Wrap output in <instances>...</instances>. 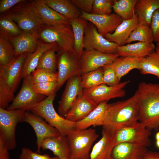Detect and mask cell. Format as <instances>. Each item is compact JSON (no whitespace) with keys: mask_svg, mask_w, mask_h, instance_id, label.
Masks as SVG:
<instances>
[{"mask_svg":"<svg viewBox=\"0 0 159 159\" xmlns=\"http://www.w3.org/2000/svg\"><path fill=\"white\" fill-rule=\"evenodd\" d=\"M98 105L82 94L78 97L74 105L65 116V118L76 122L85 118Z\"/></svg>","mask_w":159,"mask_h":159,"instance_id":"obj_22","label":"cell"},{"mask_svg":"<svg viewBox=\"0 0 159 159\" xmlns=\"http://www.w3.org/2000/svg\"><path fill=\"white\" fill-rule=\"evenodd\" d=\"M57 51L59 52V49L52 48L45 51L41 57L37 69H43L57 72V58L55 53Z\"/></svg>","mask_w":159,"mask_h":159,"instance_id":"obj_37","label":"cell"},{"mask_svg":"<svg viewBox=\"0 0 159 159\" xmlns=\"http://www.w3.org/2000/svg\"><path fill=\"white\" fill-rule=\"evenodd\" d=\"M33 83L52 82L57 81V72H54L45 69H36L31 74Z\"/></svg>","mask_w":159,"mask_h":159,"instance_id":"obj_39","label":"cell"},{"mask_svg":"<svg viewBox=\"0 0 159 159\" xmlns=\"http://www.w3.org/2000/svg\"><path fill=\"white\" fill-rule=\"evenodd\" d=\"M13 47L8 40L0 37V66L5 65L15 57Z\"/></svg>","mask_w":159,"mask_h":159,"instance_id":"obj_38","label":"cell"},{"mask_svg":"<svg viewBox=\"0 0 159 159\" xmlns=\"http://www.w3.org/2000/svg\"><path fill=\"white\" fill-rule=\"evenodd\" d=\"M39 39L47 43H56L60 51L69 52L76 54L74 50V40L70 24L57 26L44 24L38 30Z\"/></svg>","mask_w":159,"mask_h":159,"instance_id":"obj_4","label":"cell"},{"mask_svg":"<svg viewBox=\"0 0 159 159\" xmlns=\"http://www.w3.org/2000/svg\"><path fill=\"white\" fill-rule=\"evenodd\" d=\"M107 102L104 101L100 103L85 118L75 122L74 129L83 130L91 126L104 125L109 106Z\"/></svg>","mask_w":159,"mask_h":159,"instance_id":"obj_23","label":"cell"},{"mask_svg":"<svg viewBox=\"0 0 159 159\" xmlns=\"http://www.w3.org/2000/svg\"><path fill=\"white\" fill-rule=\"evenodd\" d=\"M155 46L153 42H138L118 46L117 53L119 57H132L142 58L155 51Z\"/></svg>","mask_w":159,"mask_h":159,"instance_id":"obj_27","label":"cell"},{"mask_svg":"<svg viewBox=\"0 0 159 159\" xmlns=\"http://www.w3.org/2000/svg\"><path fill=\"white\" fill-rule=\"evenodd\" d=\"M119 57L117 53L106 54L94 51H84L80 58L81 74L112 64Z\"/></svg>","mask_w":159,"mask_h":159,"instance_id":"obj_15","label":"cell"},{"mask_svg":"<svg viewBox=\"0 0 159 159\" xmlns=\"http://www.w3.org/2000/svg\"><path fill=\"white\" fill-rule=\"evenodd\" d=\"M21 88L7 108L8 110H20L25 111L30 110L43 100L45 96L36 93L32 85L31 75L23 78Z\"/></svg>","mask_w":159,"mask_h":159,"instance_id":"obj_10","label":"cell"},{"mask_svg":"<svg viewBox=\"0 0 159 159\" xmlns=\"http://www.w3.org/2000/svg\"><path fill=\"white\" fill-rule=\"evenodd\" d=\"M81 11L80 17L93 24L98 33L104 37L107 34L114 32L123 21L115 13L109 15H99Z\"/></svg>","mask_w":159,"mask_h":159,"instance_id":"obj_17","label":"cell"},{"mask_svg":"<svg viewBox=\"0 0 159 159\" xmlns=\"http://www.w3.org/2000/svg\"><path fill=\"white\" fill-rule=\"evenodd\" d=\"M41 148L49 150L54 155L62 159H70V152L67 136L60 135L48 138L42 142Z\"/></svg>","mask_w":159,"mask_h":159,"instance_id":"obj_26","label":"cell"},{"mask_svg":"<svg viewBox=\"0 0 159 159\" xmlns=\"http://www.w3.org/2000/svg\"><path fill=\"white\" fill-rule=\"evenodd\" d=\"M53 9L62 15L69 21L80 17L81 11L69 0H44Z\"/></svg>","mask_w":159,"mask_h":159,"instance_id":"obj_29","label":"cell"},{"mask_svg":"<svg viewBox=\"0 0 159 159\" xmlns=\"http://www.w3.org/2000/svg\"><path fill=\"white\" fill-rule=\"evenodd\" d=\"M5 13L16 24L23 33L36 31L44 24L34 12L30 1L23 0Z\"/></svg>","mask_w":159,"mask_h":159,"instance_id":"obj_7","label":"cell"},{"mask_svg":"<svg viewBox=\"0 0 159 159\" xmlns=\"http://www.w3.org/2000/svg\"><path fill=\"white\" fill-rule=\"evenodd\" d=\"M114 0H94L92 13L99 15L111 14Z\"/></svg>","mask_w":159,"mask_h":159,"instance_id":"obj_40","label":"cell"},{"mask_svg":"<svg viewBox=\"0 0 159 159\" xmlns=\"http://www.w3.org/2000/svg\"><path fill=\"white\" fill-rule=\"evenodd\" d=\"M129 82L130 80H126L113 86L102 84L89 89L83 90L82 94L98 105L112 99L125 96L126 91L124 88Z\"/></svg>","mask_w":159,"mask_h":159,"instance_id":"obj_13","label":"cell"},{"mask_svg":"<svg viewBox=\"0 0 159 159\" xmlns=\"http://www.w3.org/2000/svg\"><path fill=\"white\" fill-rule=\"evenodd\" d=\"M137 0H115L112 9L123 20L129 19L133 16Z\"/></svg>","mask_w":159,"mask_h":159,"instance_id":"obj_35","label":"cell"},{"mask_svg":"<svg viewBox=\"0 0 159 159\" xmlns=\"http://www.w3.org/2000/svg\"><path fill=\"white\" fill-rule=\"evenodd\" d=\"M32 82L34 90L38 94L48 97L56 92L57 81L39 83Z\"/></svg>","mask_w":159,"mask_h":159,"instance_id":"obj_42","label":"cell"},{"mask_svg":"<svg viewBox=\"0 0 159 159\" xmlns=\"http://www.w3.org/2000/svg\"><path fill=\"white\" fill-rule=\"evenodd\" d=\"M156 145L159 148V140H156Z\"/></svg>","mask_w":159,"mask_h":159,"instance_id":"obj_52","label":"cell"},{"mask_svg":"<svg viewBox=\"0 0 159 159\" xmlns=\"http://www.w3.org/2000/svg\"><path fill=\"white\" fill-rule=\"evenodd\" d=\"M57 67L58 72L56 92L69 79L81 75L80 58L75 54L65 51L58 52Z\"/></svg>","mask_w":159,"mask_h":159,"instance_id":"obj_11","label":"cell"},{"mask_svg":"<svg viewBox=\"0 0 159 159\" xmlns=\"http://www.w3.org/2000/svg\"><path fill=\"white\" fill-rule=\"evenodd\" d=\"M151 131L139 121L122 128L115 133L113 147L119 143H128L148 147L151 145L150 138Z\"/></svg>","mask_w":159,"mask_h":159,"instance_id":"obj_9","label":"cell"},{"mask_svg":"<svg viewBox=\"0 0 159 159\" xmlns=\"http://www.w3.org/2000/svg\"><path fill=\"white\" fill-rule=\"evenodd\" d=\"M27 53L15 57L4 66H0V108L5 109L15 98L14 93L22 77Z\"/></svg>","mask_w":159,"mask_h":159,"instance_id":"obj_3","label":"cell"},{"mask_svg":"<svg viewBox=\"0 0 159 159\" xmlns=\"http://www.w3.org/2000/svg\"><path fill=\"white\" fill-rule=\"evenodd\" d=\"M139 24L138 17L134 11L131 19L123 20L114 32L107 34L105 37L109 41L116 43L118 46L124 45L131 33Z\"/></svg>","mask_w":159,"mask_h":159,"instance_id":"obj_21","label":"cell"},{"mask_svg":"<svg viewBox=\"0 0 159 159\" xmlns=\"http://www.w3.org/2000/svg\"><path fill=\"white\" fill-rule=\"evenodd\" d=\"M22 33L16 24L6 14L0 15V37L8 40Z\"/></svg>","mask_w":159,"mask_h":159,"instance_id":"obj_32","label":"cell"},{"mask_svg":"<svg viewBox=\"0 0 159 159\" xmlns=\"http://www.w3.org/2000/svg\"><path fill=\"white\" fill-rule=\"evenodd\" d=\"M139 70L142 74H152L159 79V56L154 51L147 56L141 58Z\"/></svg>","mask_w":159,"mask_h":159,"instance_id":"obj_33","label":"cell"},{"mask_svg":"<svg viewBox=\"0 0 159 159\" xmlns=\"http://www.w3.org/2000/svg\"><path fill=\"white\" fill-rule=\"evenodd\" d=\"M81 11L90 14L92 12L94 0H71Z\"/></svg>","mask_w":159,"mask_h":159,"instance_id":"obj_44","label":"cell"},{"mask_svg":"<svg viewBox=\"0 0 159 159\" xmlns=\"http://www.w3.org/2000/svg\"><path fill=\"white\" fill-rule=\"evenodd\" d=\"M84 48L85 50L94 51L106 54L117 53L118 46L100 34L95 26L88 23L85 31Z\"/></svg>","mask_w":159,"mask_h":159,"instance_id":"obj_12","label":"cell"},{"mask_svg":"<svg viewBox=\"0 0 159 159\" xmlns=\"http://www.w3.org/2000/svg\"><path fill=\"white\" fill-rule=\"evenodd\" d=\"M50 157L48 154H40L29 148L24 147L21 148L19 159H50Z\"/></svg>","mask_w":159,"mask_h":159,"instance_id":"obj_43","label":"cell"},{"mask_svg":"<svg viewBox=\"0 0 159 159\" xmlns=\"http://www.w3.org/2000/svg\"><path fill=\"white\" fill-rule=\"evenodd\" d=\"M153 36L154 41L159 42V9L154 13L150 25Z\"/></svg>","mask_w":159,"mask_h":159,"instance_id":"obj_45","label":"cell"},{"mask_svg":"<svg viewBox=\"0 0 159 159\" xmlns=\"http://www.w3.org/2000/svg\"><path fill=\"white\" fill-rule=\"evenodd\" d=\"M142 159H159V152L153 151L148 150Z\"/></svg>","mask_w":159,"mask_h":159,"instance_id":"obj_48","label":"cell"},{"mask_svg":"<svg viewBox=\"0 0 159 159\" xmlns=\"http://www.w3.org/2000/svg\"><path fill=\"white\" fill-rule=\"evenodd\" d=\"M67 136L70 159H90L92 146L99 137L96 130L92 128L74 129Z\"/></svg>","mask_w":159,"mask_h":159,"instance_id":"obj_6","label":"cell"},{"mask_svg":"<svg viewBox=\"0 0 159 159\" xmlns=\"http://www.w3.org/2000/svg\"><path fill=\"white\" fill-rule=\"evenodd\" d=\"M155 52L159 56V42H157L156 46L155 47Z\"/></svg>","mask_w":159,"mask_h":159,"instance_id":"obj_49","label":"cell"},{"mask_svg":"<svg viewBox=\"0 0 159 159\" xmlns=\"http://www.w3.org/2000/svg\"><path fill=\"white\" fill-rule=\"evenodd\" d=\"M23 122L29 124L35 132L37 137V153H38L40 152L41 145L44 140L60 135L55 128L47 123L42 118L32 112H25Z\"/></svg>","mask_w":159,"mask_h":159,"instance_id":"obj_16","label":"cell"},{"mask_svg":"<svg viewBox=\"0 0 159 159\" xmlns=\"http://www.w3.org/2000/svg\"><path fill=\"white\" fill-rule=\"evenodd\" d=\"M52 48L59 49L55 42L45 43L39 40L37 50L33 52L26 54L22 68V78L30 75L37 69L40 59L44 53Z\"/></svg>","mask_w":159,"mask_h":159,"instance_id":"obj_25","label":"cell"},{"mask_svg":"<svg viewBox=\"0 0 159 159\" xmlns=\"http://www.w3.org/2000/svg\"><path fill=\"white\" fill-rule=\"evenodd\" d=\"M80 82L81 75L73 76L67 80L58 108L59 114L62 117H65L78 97L82 94Z\"/></svg>","mask_w":159,"mask_h":159,"instance_id":"obj_14","label":"cell"},{"mask_svg":"<svg viewBox=\"0 0 159 159\" xmlns=\"http://www.w3.org/2000/svg\"><path fill=\"white\" fill-rule=\"evenodd\" d=\"M56 96V92H54L33 107L30 111L55 128L60 135L67 136L70 131L74 129L75 122L67 120L56 112L53 104Z\"/></svg>","mask_w":159,"mask_h":159,"instance_id":"obj_5","label":"cell"},{"mask_svg":"<svg viewBox=\"0 0 159 159\" xmlns=\"http://www.w3.org/2000/svg\"><path fill=\"white\" fill-rule=\"evenodd\" d=\"M74 40V50L79 58L83 53L85 31L87 21L80 17L70 20Z\"/></svg>","mask_w":159,"mask_h":159,"instance_id":"obj_30","label":"cell"},{"mask_svg":"<svg viewBox=\"0 0 159 159\" xmlns=\"http://www.w3.org/2000/svg\"><path fill=\"white\" fill-rule=\"evenodd\" d=\"M23 0H0V13H5Z\"/></svg>","mask_w":159,"mask_h":159,"instance_id":"obj_46","label":"cell"},{"mask_svg":"<svg viewBox=\"0 0 159 159\" xmlns=\"http://www.w3.org/2000/svg\"><path fill=\"white\" fill-rule=\"evenodd\" d=\"M102 67L103 69V84L113 86L120 83L115 70L112 63L106 65Z\"/></svg>","mask_w":159,"mask_h":159,"instance_id":"obj_41","label":"cell"},{"mask_svg":"<svg viewBox=\"0 0 159 159\" xmlns=\"http://www.w3.org/2000/svg\"><path fill=\"white\" fill-rule=\"evenodd\" d=\"M102 67L81 75V85L83 90L88 89L103 84Z\"/></svg>","mask_w":159,"mask_h":159,"instance_id":"obj_36","label":"cell"},{"mask_svg":"<svg viewBox=\"0 0 159 159\" xmlns=\"http://www.w3.org/2000/svg\"><path fill=\"white\" fill-rule=\"evenodd\" d=\"M146 147L128 143H119L113 148L112 159H142Z\"/></svg>","mask_w":159,"mask_h":159,"instance_id":"obj_24","label":"cell"},{"mask_svg":"<svg viewBox=\"0 0 159 159\" xmlns=\"http://www.w3.org/2000/svg\"><path fill=\"white\" fill-rule=\"evenodd\" d=\"M26 112L20 110H8L0 108V138L9 150L16 147V127L19 122H23Z\"/></svg>","mask_w":159,"mask_h":159,"instance_id":"obj_8","label":"cell"},{"mask_svg":"<svg viewBox=\"0 0 159 159\" xmlns=\"http://www.w3.org/2000/svg\"><path fill=\"white\" fill-rule=\"evenodd\" d=\"M155 139L156 140H159V132H158L156 134Z\"/></svg>","mask_w":159,"mask_h":159,"instance_id":"obj_50","label":"cell"},{"mask_svg":"<svg viewBox=\"0 0 159 159\" xmlns=\"http://www.w3.org/2000/svg\"><path fill=\"white\" fill-rule=\"evenodd\" d=\"M30 1L34 12L44 24L51 26L70 24L69 20L49 7L44 0Z\"/></svg>","mask_w":159,"mask_h":159,"instance_id":"obj_18","label":"cell"},{"mask_svg":"<svg viewBox=\"0 0 159 159\" xmlns=\"http://www.w3.org/2000/svg\"><path fill=\"white\" fill-rule=\"evenodd\" d=\"M9 149L0 138V159H10Z\"/></svg>","mask_w":159,"mask_h":159,"instance_id":"obj_47","label":"cell"},{"mask_svg":"<svg viewBox=\"0 0 159 159\" xmlns=\"http://www.w3.org/2000/svg\"><path fill=\"white\" fill-rule=\"evenodd\" d=\"M50 159H62L59 158L56 156L53 157H51Z\"/></svg>","mask_w":159,"mask_h":159,"instance_id":"obj_51","label":"cell"},{"mask_svg":"<svg viewBox=\"0 0 159 159\" xmlns=\"http://www.w3.org/2000/svg\"><path fill=\"white\" fill-rule=\"evenodd\" d=\"M159 9V0H138L134 11L137 15L139 24L150 25L153 15Z\"/></svg>","mask_w":159,"mask_h":159,"instance_id":"obj_28","label":"cell"},{"mask_svg":"<svg viewBox=\"0 0 159 159\" xmlns=\"http://www.w3.org/2000/svg\"><path fill=\"white\" fill-rule=\"evenodd\" d=\"M141 58L132 57H119L112 63L120 82L121 78L130 71L139 70Z\"/></svg>","mask_w":159,"mask_h":159,"instance_id":"obj_31","label":"cell"},{"mask_svg":"<svg viewBox=\"0 0 159 159\" xmlns=\"http://www.w3.org/2000/svg\"><path fill=\"white\" fill-rule=\"evenodd\" d=\"M138 97L135 91L130 98L109 104L104 126L116 132L120 129L139 121Z\"/></svg>","mask_w":159,"mask_h":159,"instance_id":"obj_2","label":"cell"},{"mask_svg":"<svg viewBox=\"0 0 159 159\" xmlns=\"http://www.w3.org/2000/svg\"><path fill=\"white\" fill-rule=\"evenodd\" d=\"M116 132L102 126V137L92 147L90 154V159H112L113 139Z\"/></svg>","mask_w":159,"mask_h":159,"instance_id":"obj_19","label":"cell"},{"mask_svg":"<svg viewBox=\"0 0 159 159\" xmlns=\"http://www.w3.org/2000/svg\"><path fill=\"white\" fill-rule=\"evenodd\" d=\"M134 41L153 42V34L150 26L145 24H139L130 34L125 44H130Z\"/></svg>","mask_w":159,"mask_h":159,"instance_id":"obj_34","label":"cell"},{"mask_svg":"<svg viewBox=\"0 0 159 159\" xmlns=\"http://www.w3.org/2000/svg\"><path fill=\"white\" fill-rule=\"evenodd\" d=\"M140 105L139 121L151 131L159 130V84L141 82L136 91Z\"/></svg>","mask_w":159,"mask_h":159,"instance_id":"obj_1","label":"cell"},{"mask_svg":"<svg viewBox=\"0 0 159 159\" xmlns=\"http://www.w3.org/2000/svg\"><path fill=\"white\" fill-rule=\"evenodd\" d=\"M8 40L14 48L15 57L25 53L33 52L37 49L39 40L38 30L22 33Z\"/></svg>","mask_w":159,"mask_h":159,"instance_id":"obj_20","label":"cell"}]
</instances>
